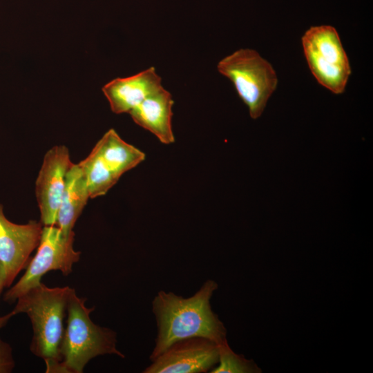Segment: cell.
Returning <instances> with one entry per match:
<instances>
[{
	"label": "cell",
	"instance_id": "1",
	"mask_svg": "<svg viewBox=\"0 0 373 373\" xmlns=\"http://www.w3.org/2000/svg\"><path fill=\"white\" fill-rule=\"evenodd\" d=\"M218 284L209 280L192 296L183 298L173 292L160 291L153 300L157 325L155 346L150 358L153 361L173 343L186 338L202 337L218 345L227 341V330L212 311L210 299Z\"/></svg>",
	"mask_w": 373,
	"mask_h": 373
},
{
	"label": "cell",
	"instance_id": "2",
	"mask_svg": "<svg viewBox=\"0 0 373 373\" xmlns=\"http://www.w3.org/2000/svg\"><path fill=\"white\" fill-rule=\"evenodd\" d=\"M74 290L68 286L51 288L41 283L18 298L12 310L14 316L25 313L30 318L33 329L30 349L44 359L48 373L52 372L60 360L64 320Z\"/></svg>",
	"mask_w": 373,
	"mask_h": 373
},
{
	"label": "cell",
	"instance_id": "3",
	"mask_svg": "<svg viewBox=\"0 0 373 373\" xmlns=\"http://www.w3.org/2000/svg\"><path fill=\"white\" fill-rule=\"evenodd\" d=\"M86 300L75 290L69 298L60 360L51 373H82L88 362L99 355L115 354L124 358L116 347V333L93 322L90 314L94 307L88 308Z\"/></svg>",
	"mask_w": 373,
	"mask_h": 373
},
{
	"label": "cell",
	"instance_id": "4",
	"mask_svg": "<svg viewBox=\"0 0 373 373\" xmlns=\"http://www.w3.org/2000/svg\"><path fill=\"white\" fill-rule=\"evenodd\" d=\"M217 69L233 83L250 117H260L278 85L271 64L255 50L241 48L222 59Z\"/></svg>",
	"mask_w": 373,
	"mask_h": 373
},
{
	"label": "cell",
	"instance_id": "5",
	"mask_svg": "<svg viewBox=\"0 0 373 373\" xmlns=\"http://www.w3.org/2000/svg\"><path fill=\"white\" fill-rule=\"evenodd\" d=\"M145 157L144 153L126 142L114 129L108 130L78 164L87 178L90 198L105 195L124 173Z\"/></svg>",
	"mask_w": 373,
	"mask_h": 373
},
{
	"label": "cell",
	"instance_id": "6",
	"mask_svg": "<svg viewBox=\"0 0 373 373\" xmlns=\"http://www.w3.org/2000/svg\"><path fill=\"white\" fill-rule=\"evenodd\" d=\"M301 41L308 66L317 82L334 94L343 93L352 70L336 30L331 26H312Z\"/></svg>",
	"mask_w": 373,
	"mask_h": 373
},
{
	"label": "cell",
	"instance_id": "7",
	"mask_svg": "<svg viewBox=\"0 0 373 373\" xmlns=\"http://www.w3.org/2000/svg\"><path fill=\"white\" fill-rule=\"evenodd\" d=\"M74 231L66 234L56 225L44 226L36 254L30 260L22 277L6 292L4 300H17L39 285L41 278L50 271H60L64 276L70 274L81 256L80 251L74 249Z\"/></svg>",
	"mask_w": 373,
	"mask_h": 373
},
{
	"label": "cell",
	"instance_id": "8",
	"mask_svg": "<svg viewBox=\"0 0 373 373\" xmlns=\"http://www.w3.org/2000/svg\"><path fill=\"white\" fill-rule=\"evenodd\" d=\"M44 225L36 220L18 224L5 216L0 204V263L10 287L19 273L26 268L31 253L37 248Z\"/></svg>",
	"mask_w": 373,
	"mask_h": 373
},
{
	"label": "cell",
	"instance_id": "9",
	"mask_svg": "<svg viewBox=\"0 0 373 373\" xmlns=\"http://www.w3.org/2000/svg\"><path fill=\"white\" fill-rule=\"evenodd\" d=\"M73 163L68 149L55 146L45 154L35 182V195L44 226L55 225L66 175Z\"/></svg>",
	"mask_w": 373,
	"mask_h": 373
},
{
	"label": "cell",
	"instance_id": "10",
	"mask_svg": "<svg viewBox=\"0 0 373 373\" xmlns=\"http://www.w3.org/2000/svg\"><path fill=\"white\" fill-rule=\"evenodd\" d=\"M218 358L215 342L202 337L189 338L173 343L143 372H206L218 363Z\"/></svg>",
	"mask_w": 373,
	"mask_h": 373
},
{
	"label": "cell",
	"instance_id": "11",
	"mask_svg": "<svg viewBox=\"0 0 373 373\" xmlns=\"http://www.w3.org/2000/svg\"><path fill=\"white\" fill-rule=\"evenodd\" d=\"M162 87V79L151 66L134 75L116 78L106 84L102 91L112 111L129 113L146 97Z\"/></svg>",
	"mask_w": 373,
	"mask_h": 373
},
{
	"label": "cell",
	"instance_id": "12",
	"mask_svg": "<svg viewBox=\"0 0 373 373\" xmlns=\"http://www.w3.org/2000/svg\"><path fill=\"white\" fill-rule=\"evenodd\" d=\"M173 103L171 94L162 86L128 113L137 125L155 135L160 142L169 144L175 141L172 129Z\"/></svg>",
	"mask_w": 373,
	"mask_h": 373
},
{
	"label": "cell",
	"instance_id": "13",
	"mask_svg": "<svg viewBox=\"0 0 373 373\" xmlns=\"http://www.w3.org/2000/svg\"><path fill=\"white\" fill-rule=\"evenodd\" d=\"M90 198L87 178L81 166L73 164L68 170L55 225L64 233L73 231L75 222Z\"/></svg>",
	"mask_w": 373,
	"mask_h": 373
},
{
	"label": "cell",
	"instance_id": "14",
	"mask_svg": "<svg viewBox=\"0 0 373 373\" xmlns=\"http://www.w3.org/2000/svg\"><path fill=\"white\" fill-rule=\"evenodd\" d=\"M219 365L212 369V373H259L261 370L253 360H248L242 355L236 354L229 347L227 341L218 345Z\"/></svg>",
	"mask_w": 373,
	"mask_h": 373
},
{
	"label": "cell",
	"instance_id": "15",
	"mask_svg": "<svg viewBox=\"0 0 373 373\" xmlns=\"http://www.w3.org/2000/svg\"><path fill=\"white\" fill-rule=\"evenodd\" d=\"M10 345L0 338V373H10L15 367Z\"/></svg>",
	"mask_w": 373,
	"mask_h": 373
},
{
	"label": "cell",
	"instance_id": "16",
	"mask_svg": "<svg viewBox=\"0 0 373 373\" xmlns=\"http://www.w3.org/2000/svg\"><path fill=\"white\" fill-rule=\"evenodd\" d=\"M14 316L12 311L9 312L8 314L0 316V329H1L3 327H4L6 323L8 322V321Z\"/></svg>",
	"mask_w": 373,
	"mask_h": 373
},
{
	"label": "cell",
	"instance_id": "17",
	"mask_svg": "<svg viewBox=\"0 0 373 373\" xmlns=\"http://www.w3.org/2000/svg\"><path fill=\"white\" fill-rule=\"evenodd\" d=\"M4 287H6L5 274L1 264L0 263V295Z\"/></svg>",
	"mask_w": 373,
	"mask_h": 373
}]
</instances>
